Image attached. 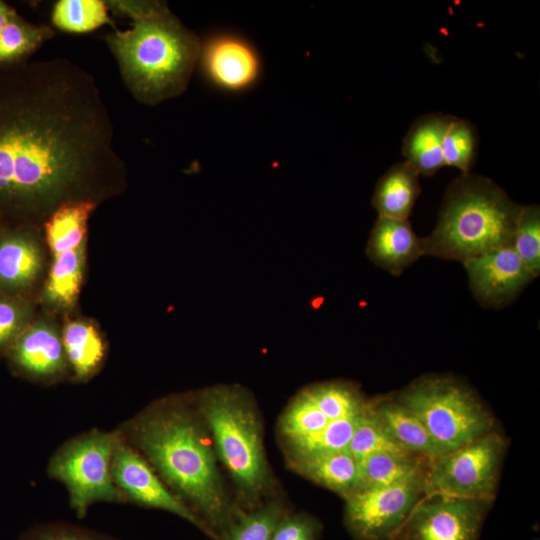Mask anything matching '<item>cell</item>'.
Listing matches in <instances>:
<instances>
[{
  "instance_id": "cell-1",
  "label": "cell",
  "mask_w": 540,
  "mask_h": 540,
  "mask_svg": "<svg viewBox=\"0 0 540 540\" xmlns=\"http://www.w3.org/2000/svg\"><path fill=\"white\" fill-rule=\"evenodd\" d=\"M123 172L113 123L91 74L64 58L0 69L3 226L25 225L68 201L95 202L88 193L93 184Z\"/></svg>"
},
{
  "instance_id": "cell-2",
  "label": "cell",
  "mask_w": 540,
  "mask_h": 540,
  "mask_svg": "<svg viewBox=\"0 0 540 540\" xmlns=\"http://www.w3.org/2000/svg\"><path fill=\"white\" fill-rule=\"evenodd\" d=\"M202 423L182 399L170 398L145 408L118 430L216 536L234 519Z\"/></svg>"
},
{
  "instance_id": "cell-3",
  "label": "cell",
  "mask_w": 540,
  "mask_h": 540,
  "mask_svg": "<svg viewBox=\"0 0 540 540\" xmlns=\"http://www.w3.org/2000/svg\"><path fill=\"white\" fill-rule=\"evenodd\" d=\"M109 9L131 20L106 35L126 87L141 103L156 105L182 94L198 62V36L162 1L110 0Z\"/></svg>"
},
{
  "instance_id": "cell-4",
  "label": "cell",
  "mask_w": 540,
  "mask_h": 540,
  "mask_svg": "<svg viewBox=\"0 0 540 540\" xmlns=\"http://www.w3.org/2000/svg\"><path fill=\"white\" fill-rule=\"evenodd\" d=\"M522 206L489 178L462 173L444 196L425 254L466 261L511 245Z\"/></svg>"
},
{
  "instance_id": "cell-5",
  "label": "cell",
  "mask_w": 540,
  "mask_h": 540,
  "mask_svg": "<svg viewBox=\"0 0 540 540\" xmlns=\"http://www.w3.org/2000/svg\"><path fill=\"white\" fill-rule=\"evenodd\" d=\"M197 412L239 489L256 497L268 482L269 469L253 401L238 387L216 386L200 393Z\"/></svg>"
},
{
  "instance_id": "cell-6",
  "label": "cell",
  "mask_w": 540,
  "mask_h": 540,
  "mask_svg": "<svg viewBox=\"0 0 540 540\" xmlns=\"http://www.w3.org/2000/svg\"><path fill=\"white\" fill-rule=\"evenodd\" d=\"M393 398L419 418L443 454L496 430L474 391L447 376L421 377Z\"/></svg>"
},
{
  "instance_id": "cell-7",
  "label": "cell",
  "mask_w": 540,
  "mask_h": 540,
  "mask_svg": "<svg viewBox=\"0 0 540 540\" xmlns=\"http://www.w3.org/2000/svg\"><path fill=\"white\" fill-rule=\"evenodd\" d=\"M118 430L92 429L64 442L51 456L47 474L61 482L74 513L83 518L98 502L126 503L111 470Z\"/></svg>"
},
{
  "instance_id": "cell-8",
  "label": "cell",
  "mask_w": 540,
  "mask_h": 540,
  "mask_svg": "<svg viewBox=\"0 0 540 540\" xmlns=\"http://www.w3.org/2000/svg\"><path fill=\"white\" fill-rule=\"evenodd\" d=\"M506 441L496 430L433 461L424 473L423 493L494 500Z\"/></svg>"
},
{
  "instance_id": "cell-9",
  "label": "cell",
  "mask_w": 540,
  "mask_h": 540,
  "mask_svg": "<svg viewBox=\"0 0 540 540\" xmlns=\"http://www.w3.org/2000/svg\"><path fill=\"white\" fill-rule=\"evenodd\" d=\"M424 473L391 486L356 490L344 497L345 523L352 536L356 540H394L424 496Z\"/></svg>"
},
{
  "instance_id": "cell-10",
  "label": "cell",
  "mask_w": 540,
  "mask_h": 540,
  "mask_svg": "<svg viewBox=\"0 0 540 540\" xmlns=\"http://www.w3.org/2000/svg\"><path fill=\"white\" fill-rule=\"evenodd\" d=\"M492 501L424 495L394 540H478L482 522Z\"/></svg>"
},
{
  "instance_id": "cell-11",
  "label": "cell",
  "mask_w": 540,
  "mask_h": 540,
  "mask_svg": "<svg viewBox=\"0 0 540 540\" xmlns=\"http://www.w3.org/2000/svg\"><path fill=\"white\" fill-rule=\"evenodd\" d=\"M118 433L111 470L113 481L126 503L168 511L193 524L207 535L213 536L204 521L167 487L147 460L119 430Z\"/></svg>"
},
{
  "instance_id": "cell-12",
  "label": "cell",
  "mask_w": 540,
  "mask_h": 540,
  "mask_svg": "<svg viewBox=\"0 0 540 540\" xmlns=\"http://www.w3.org/2000/svg\"><path fill=\"white\" fill-rule=\"evenodd\" d=\"M463 265L475 297L490 306L511 300L534 278L511 245L470 258Z\"/></svg>"
},
{
  "instance_id": "cell-13",
  "label": "cell",
  "mask_w": 540,
  "mask_h": 540,
  "mask_svg": "<svg viewBox=\"0 0 540 540\" xmlns=\"http://www.w3.org/2000/svg\"><path fill=\"white\" fill-rule=\"evenodd\" d=\"M207 79L227 91H241L259 76V58L250 44L232 35H219L201 45L199 59Z\"/></svg>"
},
{
  "instance_id": "cell-14",
  "label": "cell",
  "mask_w": 540,
  "mask_h": 540,
  "mask_svg": "<svg viewBox=\"0 0 540 540\" xmlns=\"http://www.w3.org/2000/svg\"><path fill=\"white\" fill-rule=\"evenodd\" d=\"M10 366L38 380L63 374L68 365L61 336L49 322L38 320L24 329L7 352Z\"/></svg>"
},
{
  "instance_id": "cell-15",
  "label": "cell",
  "mask_w": 540,
  "mask_h": 540,
  "mask_svg": "<svg viewBox=\"0 0 540 540\" xmlns=\"http://www.w3.org/2000/svg\"><path fill=\"white\" fill-rule=\"evenodd\" d=\"M42 269V254L36 238L25 225L0 230V293L23 296Z\"/></svg>"
},
{
  "instance_id": "cell-16",
  "label": "cell",
  "mask_w": 540,
  "mask_h": 540,
  "mask_svg": "<svg viewBox=\"0 0 540 540\" xmlns=\"http://www.w3.org/2000/svg\"><path fill=\"white\" fill-rule=\"evenodd\" d=\"M367 255L379 267L399 275L425 255L423 238L416 235L408 219L378 216L368 241Z\"/></svg>"
},
{
  "instance_id": "cell-17",
  "label": "cell",
  "mask_w": 540,
  "mask_h": 540,
  "mask_svg": "<svg viewBox=\"0 0 540 540\" xmlns=\"http://www.w3.org/2000/svg\"><path fill=\"white\" fill-rule=\"evenodd\" d=\"M369 409L389 437L406 453L433 461L443 452L423 423L394 398L369 402Z\"/></svg>"
},
{
  "instance_id": "cell-18",
  "label": "cell",
  "mask_w": 540,
  "mask_h": 540,
  "mask_svg": "<svg viewBox=\"0 0 540 540\" xmlns=\"http://www.w3.org/2000/svg\"><path fill=\"white\" fill-rule=\"evenodd\" d=\"M455 116L429 113L417 118L407 131L402 154L419 175L432 176L445 166L442 143Z\"/></svg>"
},
{
  "instance_id": "cell-19",
  "label": "cell",
  "mask_w": 540,
  "mask_h": 540,
  "mask_svg": "<svg viewBox=\"0 0 540 540\" xmlns=\"http://www.w3.org/2000/svg\"><path fill=\"white\" fill-rule=\"evenodd\" d=\"M420 191L419 173L403 161L391 166L378 180L372 204L379 217L408 219Z\"/></svg>"
},
{
  "instance_id": "cell-20",
  "label": "cell",
  "mask_w": 540,
  "mask_h": 540,
  "mask_svg": "<svg viewBox=\"0 0 540 540\" xmlns=\"http://www.w3.org/2000/svg\"><path fill=\"white\" fill-rule=\"evenodd\" d=\"M61 339L67 363L77 380H85L98 371L104 361L106 347L92 323L68 321Z\"/></svg>"
},
{
  "instance_id": "cell-21",
  "label": "cell",
  "mask_w": 540,
  "mask_h": 540,
  "mask_svg": "<svg viewBox=\"0 0 540 540\" xmlns=\"http://www.w3.org/2000/svg\"><path fill=\"white\" fill-rule=\"evenodd\" d=\"M296 471L346 497L359 481V465L348 449L335 453L294 459Z\"/></svg>"
},
{
  "instance_id": "cell-22",
  "label": "cell",
  "mask_w": 540,
  "mask_h": 540,
  "mask_svg": "<svg viewBox=\"0 0 540 540\" xmlns=\"http://www.w3.org/2000/svg\"><path fill=\"white\" fill-rule=\"evenodd\" d=\"M424 458L405 452H379L358 462L356 490L391 486L423 474ZM355 490V491H356Z\"/></svg>"
},
{
  "instance_id": "cell-23",
  "label": "cell",
  "mask_w": 540,
  "mask_h": 540,
  "mask_svg": "<svg viewBox=\"0 0 540 540\" xmlns=\"http://www.w3.org/2000/svg\"><path fill=\"white\" fill-rule=\"evenodd\" d=\"M86 244L52 254L44 299L60 308L72 306L83 280Z\"/></svg>"
},
{
  "instance_id": "cell-24",
  "label": "cell",
  "mask_w": 540,
  "mask_h": 540,
  "mask_svg": "<svg viewBox=\"0 0 540 540\" xmlns=\"http://www.w3.org/2000/svg\"><path fill=\"white\" fill-rule=\"evenodd\" d=\"M53 35L52 27L33 24L16 12L0 32V69L30 60Z\"/></svg>"
},
{
  "instance_id": "cell-25",
  "label": "cell",
  "mask_w": 540,
  "mask_h": 540,
  "mask_svg": "<svg viewBox=\"0 0 540 540\" xmlns=\"http://www.w3.org/2000/svg\"><path fill=\"white\" fill-rule=\"evenodd\" d=\"M109 7L102 0H59L51 12L54 27L70 33H86L103 25H114Z\"/></svg>"
},
{
  "instance_id": "cell-26",
  "label": "cell",
  "mask_w": 540,
  "mask_h": 540,
  "mask_svg": "<svg viewBox=\"0 0 540 540\" xmlns=\"http://www.w3.org/2000/svg\"><path fill=\"white\" fill-rule=\"evenodd\" d=\"M360 415L329 421L320 431L289 441L293 458H308L348 449Z\"/></svg>"
},
{
  "instance_id": "cell-27",
  "label": "cell",
  "mask_w": 540,
  "mask_h": 540,
  "mask_svg": "<svg viewBox=\"0 0 540 540\" xmlns=\"http://www.w3.org/2000/svg\"><path fill=\"white\" fill-rule=\"evenodd\" d=\"M306 390L329 421L358 416L368 405L360 392L348 383L328 382Z\"/></svg>"
},
{
  "instance_id": "cell-28",
  "label": "cell",
  "mask_w": 540,
  "mask_h": 540,
  "mask_svg": "<svg viewBox=\"0 0 540 540\" xmlns=\"http://www.w3.org/2000/svg\"><path fill=\"white\" fill-rule=\"evenodd\" d=\"M328 422L307 390H303L281 416L280 430L288 441H293L320 431Z\"/></svg>"
},
{
  "instance_id": "cell-29",
  "label": "cell",
  "mask_w": 540,
  "mask_h": 540,
  "mask_svg": "<svg viewBox=\"0 0 540 540\" xmlns=\"http://www.w3.org/2000/svg\"><path fill=\"white\" fill-rule=\"evenodd\" d=\"M445 165L469 173L477 151V134L474 125L454 117L445 132L442 143Z\"/></svg>"
},
{
  "instance_id": "cell-30",
  "label": "cell",
  "mask_w": 540,
  "mask_h": 540,
  "mask_svg": "<svg viewBox=\"0 0 540 540\" xmlns=\"http://www.w3.org/2000/svg\"><path fill=\"white\" fill-rule=\"evenodd\" d=\"M511 246L531 274L540 272V209L538 205L522 206Z\"/></svg>"
},
{
  "instance_id": "cell-31",
  "label": "cell",
  "mask_w": 540,
  "mask_h": 540,
  "mask_svg": "<svg viewBox=\"0 0 540 540\" xmlns=\"http://www.w3.org/2000/svg\"><path fill=\"white\" fill-rule=\"evenodd\" d=\"M281 508L268 504L234 519L221 534L222 540H271L272 534L284 518Z\"/></svg>"
},
{
  "instance_id": "cell-32",
  "label": "cell",
  "mask_w": 540,
  "mask_h": 540,
  "mask_svg": "<svg viewBox=\"0 0 540 540\" xmlns=\"http://www.w3.org/2000/svg\"><path fill=\"white\" fill-rule=\"evenodd\" d=\"M348 450L357 462L379 452H404L389 437L378 419L370 411L369 402L359 417Z\"/></svg>"
},
{
  "instance_id": "cell-33",
  "label": "cell",
  "mask_w": 540,
  "mask_h": 540,
  "mask_svg": "<svg viewBox=\"0 0 540 540\" xmlns=\"http://www.w3.org/2000/svg\"><path fill=\"white\" fill-rule=\"evenodd\" d=\"M33 309L26 297L0 293V354L12 344L31 323Z\"/></svg>"
},
{
  "instance_id": "cell-34",
  "label": "cell",
  "mask_w": 540,
  "mask_h": 540,
  "mask_svg": "<svg viewBox=\"0 0 540 540\" xmlns=\"http://www.w3.org/2000/svg\"><path fill=\"white\" fill-rule=\"evenodd\" d=\"M17 540H119L94 529L67 522L38 524L22 533Z\"/></svg>"
},
{
  "instance_id": "cell-35",
  "label": "cell",
  "mask_w": 540,
  "mask_h": 540,
  "mask_svg": "<svg viewBox=\"0 0 540 540\" xmlns=\"http://www.w3.org/2000/svg\"><path fill=\"white\" fill-rule=\"evenodd\" d=\"M319 529L318 523L310 517H284L276 526L271 540H315Z\"/></svg>"
},
{
  "instance_id": "cell-36",
  "label": "cell",
  "mask_w": 540,
  "mask_h": 540,
  "mask_svg": "<svg viewBox=\"0 0 540 540\" xmlns=\"http://www.w3.org/2000/svg\"><path fill=\"white\" fill-rule=\"evenodd\" d=\"M4 226L0 223V230L3 228Z\"/></svg>"
}]
</instances>
